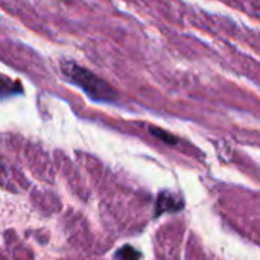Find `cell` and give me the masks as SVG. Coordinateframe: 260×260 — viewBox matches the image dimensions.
Segmentation results:
<instances>
[{
	"mask_svg": "<svg viewBox=\"0 0 260 260\" xmlns=\"http://www.w3.org/2000/svg\"><path fill=\"white\" fill-rule=\"evenodd\" d=\"M149 131H151V134H152V135H155L157 138H160V140H163V141H166L168 145H175L177 141H178V138H177V137L171 135L168 131H163V130L157 128V127H151V128H149Z\"/></svg>",
	"mask_w": 260,
	"mask_h": 260,
	"instance_id": "obj_4",
	"label": "cell"
},
{
	"mask_svg": "<svg viewBox=\"0 0 260 260\" xmlns=\"http://www.w3.org/2000/svg\"><path fill=\"white\" fill-rule=\"evenodd\" d=\"M157 207H158V211H174L183 207V201L172 194H161L158 196Z\"/></svg>",
	"mask_w": 260,
	"mask_h": 260,
	"instance_id": "obj_2",
	"label": "cell"
},
{
	"mask_svg": "<svg viewBox=\"0 0 260 260\" xmlns=\"http://www.w3.org/2000/svg\"><path fill=\"white\" fill-rule=\"evenodd\" d=\"M116 257H117V260H138L140 253L135 251L132 247L127 245V247H124V248H121L119 251H117Z\"/></svg>",
	"mask_w": 260,
	"mask_h": 260,
	"instance_id": "obj_3",
	"label": "cell"
},
{
	"mask_svg": "<svg viewBox=\"0 0 260 260\" xmlns=\"http://www.w3.org/2000/svg\"><path fill=\"white\" fill-rule=\"evenodd\" d=\"M63 72L70 81L75 82L78 87H81L91 99L104 101V102H111L116 99V91L105 81H102L99 76L88 72L87 68H84L75 63L64 61L63 63Z\"/></svg>",
	"mask_w": 260,
	"mask_h": 260,
	"instance_id": "obj_1",
	"label": "cell"
},
{
	"mask_svg": "<svg viewBox=\"0 0 260 260\" xmlns=\"http://www.w3.org/2000/svg\"><path fill=\"white\" fill-rule=\"evenodd\" d=\"M8 84H9V81H8V79L0 78V91H2V93H6V91H8V88L15 90V87H14V85H8Z\"/></svg>",
	"mask_w": 260,
	"mask_h": 260,
	"instance_id": "obj_5",
	"label": "cell"
}]
</instances>
